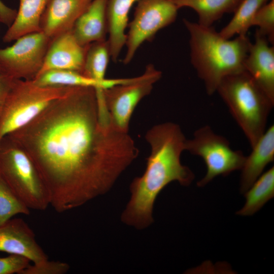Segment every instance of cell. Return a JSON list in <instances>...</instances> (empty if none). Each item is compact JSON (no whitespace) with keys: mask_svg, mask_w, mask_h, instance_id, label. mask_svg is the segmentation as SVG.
<instances>
[{"mask_svg":"<svg viewBox=\"0 0 274 274\" xmlns=\"http://www.w3.org/2000/svg\"><path fill=\"white\" fill-rule=\"evenodd\" d=\"M244 194L245 204L236 214L252 215L274 196V167L262 174Z\"/></svg>","mask_w":274,"mask_h":274,"instance_id":"21","label":"cell"},{"mask_svg":"<svg viewBox=\"0 0 274 274\" xmlns=\"http://www.w3.org/2000/svg\"><path fill=\"white\" fill-rule=\"evenodd\" d=\"M92 0H46L40 19L41 31L53 39L71 30Z\"/></svg>","mask_w":274,"mask_h":274,"instance_id":"13","label":"cell"},{"mask_svg":"<svg viewBox=\"0 0 274 274\" xmlns=\"http://www.w3.org/2000/svg\"><path fill=\"white\" fill-rule=\"evenodd\" d=\"M179 9L173 0H139L126 34L125 64L130 63L145 42L176 19Z\"/></svg>","mask_w":274,"mask_h":274,"instance_id":"9","label":"cell"},{"mask_svg":"<svg viewBox=\"0 0 274 274\" xmlns=\"http://www.w3.org/2000/svg\"><path fill=\"white\" fill-rule=\"evenodd\" d=\"M17 214L28 215L30 209L0 176V225Z\"/></svg>","mask_w":274,"mask_h":274,"instance_id":"24","label":"cell"},{"mask_svg":"<svg viewBox=\"0 0 274 274\" xmlns=\"http://www.w3.org/2000/svg\"><path fill=\"white\" fill-rule=\"evenodd\" d=\"M108 0H92L88 8L77 20L72 29L77 41L86 46L106 40L108 34Z\"/></svg>","mask_w":274,"mask_h":274,"instance_id":"15","label":"cell"},{"mask_svg":"<svg viewBox=\"0 0 274 274\" xmlns=\"http://www.w3.org/2000/svg\"><path fill=\"white\" fill-rule=\"evenodd\" d=\"M32 160L59 213L107 193L137 158L128 132L100 115L96 90L71 86L24 127L8 135Z\"/></svg>","mask_w":274,"mask_h":274,"instance_id":"1","label":"cell"},{"mask_svg":"<svg viewBox=\"0 0 274 274\" xmlns=\"http://www.w3.org/2000/svg\"><path fill=\"white\" fill-rule=\"evenodd\" d=\"M139 0H108L107 15L108 23V40L112 60L117 61L125 45V30L128 25V15L133 4Z\"/></svg>","mask_w":274,"mask_h":274,"instance_id":"17","label":"cell"},{"mask_svg":"<svg viewBox=\"0 0 274 274\" xmlns=\"http://www.w3.org/2000/svg\"><path fill=\"white\" fill-rule=\"evenodd\" d=\"M46 0H19L16 17L3 41L10 43L28 33L41 31L40 23Z\"/></svg>","mask_w":274,"mask_h":274,"instance_id":"18","label":"cell"},{"mask_svg":"<svg viewBox=\"0 0 274 274\" xmlns=\"http://www.w3.org/2000/svg\"><path fill=\"white\" fill-rule=\"evenodd\" d=\"M246 157L240 179V192L244 194L261 176L267 164L274 160V125L266 129L264 134L251 148Z\"/></svg>","mask_w":274,"mask_h":274,"instance_id":"16","label":"cell"},{"mask_svg":"<svg viewBox=\"0 0 274 274\" xmlns=\"http://www.w3.org/2000/svg\"><path fill=\"white\" fill-rule=\"evenodd\" d=\"M0 65V117L14 80Z\"/></svg>","mask_w":274,"mask_h":274,"instance_id":"28","label":"cell"},{"mask_svg":"<svg viewBox=\"0 0 274 274\" xmlns=\"http://www.w3.org/2000/svg\"><path fill=\"white\" fill-rule=\"evenodd\" d=\"M17 13V10L8 7L0 0V23L9 27L14 21Z\"/></svg>","mask_w":274,"mask_h":274,"instance_id":"29","label":"cell"},{"mask_svg":"<svg viewBox=\"0 0 274 274\" xmlns=\"http://www.w3.org/2000/svg\"><path fill=\"white\" fill-rule=\"evenodd\" d=\"M216 92L253 147L266 130L274 102L245 71L224 78Z\"/></svg>","mask_w":274,"mask_h":274,"instance_id":"4","label":"cell"},{"mask_svg":"<svg viewBox=\"0 0 274 274\" xmlns=\"http://www.w3.org/2000/svg\"><path fill=\"white\" fill-rule=\"evenodd\" d=\"M185 151L201 157L206 164L207 173L197 182L198 187L204 186L218 176L241 170L246 157L242 151L233 150L228 140L208 125L198 128L192 139H187Z\"/></svg>","mask_w":274,"mask_h":274,"instance_id":"7","label":"cell"},{"mask_svg":"<svg viewBox=\"0 0 274 274\" xmlns=\"http://www.w3.org/2000/svg\"><path fill=\"white\" fill-rule=\"evenodd\" d=\"M0 176L30 210L50 206L48 188L35 163L8 136L0 141Z\"/></svg>","mask_w":274,"mask_h":274,"instance_id":"5","label":"cell"},{"mask_svg":"<svg viewBox=\"0 0 274 274\" xmlns=\"http://www.w3.org/2000/svg\"><path fill=\"white\" fill-rule=\"evenodd\" d=\"M0 252L27 258L33 263L48 259L36 235L21 218H11L0 225Z\"/></svg>","mask_w":274,"mask_h":274,"instance_id":"12","label":"cell"},{"mask_svg":"<svg viewBox=\"0 0 274 274\" xmlns=\"http://www.w3.org/2000/svg\"><path fill=\"white\" fill-rule=\"evenodd\" d=\"M270 0H241L230 21L219 31L227 39L234 36L247 35L256 12Z\"/></svg>","mask_w":274,"mask_h":274,"instance_id":"22","label":"cell"},{"mask_svg":"<svg viewBox=\"0 0 274 274\" xmlns=\"http://www.w3.org/2000/svg\"><path fill=\"white\" fill-rule=\"evenodd\" d=\"M256 26V30L265 37L271 45L274 43V0H270L263 5L254 16L251 26Z\"/></svg>","mask_w":274,"mask_h":274,"instance_id":"25","label":"cell"},{"mask_svg":"<svg viewBox=\"0 0 274 274\" xmlns=\"http://www.w3.org/2000/svg\"><path fill=\"white\" fill-rule=\"evenodd\" d=\"M179 9L187 7L193 10L199 24L212 26L225 14L233 13L241 0H173Z\"/></svg>","mask_w":274,"mask_h":274,"instance_id":"20","label":"cell"},{"mask_svg":"<svg viewBox=\"0 0 274 274\" xmlns=\"http://www.w3.org/2000/svg\"><path fill=\"white\" fill-rule=\"evenodd\" d=\"M183 23L189 35L191 63L207 93L212 95L224 78L244 71L251 42L247 35L227 39L212 26L186 19Z\"/></svg>","mask_w":274,"mask_h":274,"instance_id":"3","label":"cell"},{"mask_svg":"<svg viewBox=\"0 0 274 274\" xmlns=\"http://www.w3.org/2000/svg\"><path fill=\"white\" fill-rule=\"evenodd\" d=\"M161 72L153 65L146 67L141 76L125 83L101 89V96L113 125L128 132L131 115L139 102L151 92Z\"/></svg>","mask_w":274,"mask_h":274,"instance_id":"8","label":"cell"},{"mask_svg":"<svg viewBox=\"0 0 274 274\" xmlns=\"http://www.w3.org/2000/svg\"><path fill=\"white\" fill-rule=\"evenodd\" d=\"M52 39L42 31L24 35L0 49V65L12 78L33 80L40 72Z\"/></svg>","mask_w":274,"mask_h":274,"instance_id":"10","label":"cell"},{"mask_svg":"<svg viewBox=\"0 0 274 274\" xmlns=\"http://www.w3.org/2000/svg\"><path fill=\"white\" fill-rule=\"evenodd\" d=\"M32 81L41 86H83L106 89L116 85L126 83L128 81V78L112 79H108L106 82H100L77 72L52 70L40 74Z\"/></svg>","mask_w":274,"mask_h":274,"instance_id":"19","label":"cell"},{"mask_svg":"<svg viewBox=\"0 0 274 274\" xmlns=\"http://www.w3.org/2000/svg\"><path fill=\"white\" fill-rule=\"evenodd\" d=\"M69 269L70 266L67 263L46 259L30 264L20 274H64Z\"/></svg>","mask_w":274,"mask_h":274,"instance_id":"26","label":"cell"},{"mask_svg":"<svg viewBox=\"0 0 274 274\" xmlns=\"http://www.w3.org/2000/svg\"><path fill=\"white\" fill-rule=\"evenodd\" d=\"M88 46L81 45L72 30L60 34L52 39L43 65L37 76L52 70H70L82 74Z\"/></svg>","mask_w":274,"mask_h":274,"instance_id":"14","label":"cell"},{"mask_svg":"<svg viewBox=\"0 0 274 274\" xmlns=\"http://www.w3.org/2000/svg\"><path fill=\"white\" fill-rule=\"evenodd\" d=\"M145 138L151 147L146 168L131 183L130 197L121 215L122 222L138 229L153 223L155 201L166 186L177 181L187 186L195 177L181 162L187 139L178 124L167 122L155 125L147 132Z\"/></svg>","mask_w":274,"mask_h":274,"instance_id":"2","label":"cell"},{"mask_svg":"<svg viewBox=\"0 0 274 274\" xmlns=\"http://www.w3.org/2000/svg\"><path fill=\"white\" fill-rule=\"evenodd\" d=\"M111 53L107 40L89 44L85 55L82 74L98 82H106L105 78Z\"/></svg>","mask_w":274,"mask_h":274,"instance_id":"23","label":"cell"},{"mask_svg":"<svg viewBox=\"0 0 274 274\" xmlns=\"http://www.w3.org/2000/svg\"><path fill=\"white\" fill-rule=\"evenodd\" d=\"M71 86H41L32 80L15 79L0 117V141L30 123Z\"/></svg>","mask_w":274,"mask_h":274,"instance_id":"6","label":"cell"},{"mask_svg":"<svg viewBox=\"0 0 274 274\" xmlns=\"http://www.w3.org/2000/svg\"><path fill=\"white\" fill-rule=\"evenodd\" d=\"M26 257L17 254L0 257V274H20L29 264Z\"/></svg>","mask_w":274,"mask_h":274,"instance_id":"27","label":"cell"},{"mask_svg":"<svg viewBox=\"0 0 274 274\" xmlns=\"http://www.w3.org/2000/svg\"><path fill=\"white\" fill-rule=\"evenodd\" d=\"M244 71L274 102V47L256 30L244 63Z\"/></svg>","mask_w":274,"mask_h":274,"instance_id":"11","label":"cell"}]
</instances>
